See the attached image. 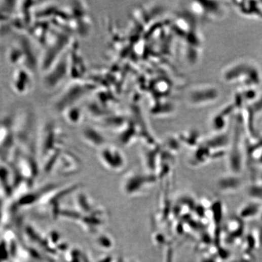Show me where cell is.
I'll return each instance as SVG.
<instances>
[{
    "label": "cell",
    "instance_id": "obj_1",
    "mask_svg": "<svg viewBox=\"0 0 262 262\" xmlns=\"http://www.w3.org/2000/svg\"><path fill=\"white\" fill-rule=\"evenodd\" d=\"M221 77L224 82L238 88L258 89L262 83V70L254 61L238 60L225 66Z\"/></svg>",
    "mask_w": 262,
    "mask_h": 262
},
{
    "label": "cell",
    "instance_id": "obj_2",
    "mask_svg": "<svg viewBox=\"0 0 262 262\" xmlns=\"http://www.w3.org/2000/svg\"><path fill=\"white\" fill-rule=\"evenodd\" d=\"M220 91L216 86L203 84L193 86L186 94L188 105L194 107H202L214 103L220 97Z\"/></svg>",
    "mask_w": 262,
    "mask_h": 262
},
{
    "label": "cell",
    "instance_id": "obj_3",
    "mask_svg": "<svg viewBox=\"0 0 262 262\" xmlns=\"http://www.w3.org/2000/svg\"><path fill=\"white\" fill-rule=\"evenodd\" d=\"M237 126L229 158L230 169L233 174H238L241 172L243 164V141L242 129L243 123L241 116L238 114Z\"/></svg>",
    "mask_w": 262,
    "mask_h": 262
},
{
    "label": "cell",
    "instance_id": "obj_4",
    "mask_svg": "<svg viewBox=\"0 0 262 262\" xmlns=\"http://www.w3.org/2000/svg\"><path fill=\"white\" fill-rule=\"evenodd\" d=\"M234 7L242 16L262 20V2L257 1H236L233 2Z\"/></svg>",
    "mask_w": 262,
    "mask_h": 262
},
{
    "label": "cell",
    "instance_id": "obj_5",
    "mask_svg": "<svg viewBox=\"0 0 262 262\" xmlns=\"http://www.w3.org/2000/svg\"><path fill=\"white\" fill-rule=\"evenodd\" d=\"M242 185V178L238 174H233L221 178L220 186L221 190L227 192H235L238 191Z\"/></svg>",
    "mask_w": 262,
    "mask_h": 262
},
{
    "label": "cell",
    "instance_id": "obj_6",
    "mask_svg": "<svg viewBox=\"0 0 262 262\" xmlns=\"http://www.w3.org/2000/svg\"><path fill=\"white\" fill-rule=\"evenodd\" d=\"M261 208L260 203L252 201L243 205L239 211V217L241 219H251L260 213Z\"/></svg>",
    "mask_w": 262,
    "mask_h": 262
},
{
    "label": "cell",
    "instance_id": "obj_7",
    "mask_svg": "<svg viewBox=\"0 0 262 262\" xmlns=\"http://www.w3.org/2000/svg\"><path fill=\"white\" fill-rule=\"evenodd\" d=\"M75 106H72L66 109L69 110V112H64L67 122L73 125L79 124L83 119L82 110L79 107H75Z\"/></svg>",
    "mask_w": 262,
    "mask_h": 262
},
{
    "label": "cell",
    "instance_id": "obj_8",
    "mask_svg": "<svg viewBox=\"0 0 262 262\" xmlns=\"http://www.w3.org/2000/svg\"><path fill=\"white\" fill-rule=\"evenodd\" d=\"M247 194L254 202L262 201V181H257L248 188Z\"/></svg>",
    "mask_w": 262,
    "mask_h": 262
},
{
    "label": "cell",
    "instance_id": "obj_9",
    "mask_svg": "<svg viewBox=\"0 0 262 262\" xmlns=\"http://www.w3.org/2000/svg\"><path fill=\"white\" fill-rule=\"evenodd\" d=\"M257 125L256 133L257 136L259 137L262 139V113L258 116L255 122V125Z\"/></svg>",
    "mask_w": 262,
    "mask_h": 262
}]
</instances>
